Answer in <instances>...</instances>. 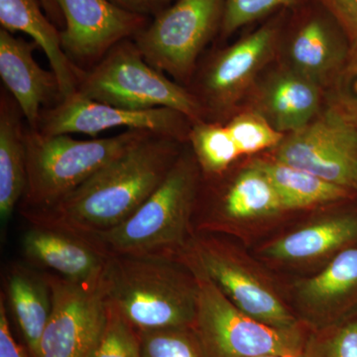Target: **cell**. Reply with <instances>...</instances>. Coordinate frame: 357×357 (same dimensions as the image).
Masks as SVG:
<instances>
[{
	"instance_id": "obj_22",
	"label": "cell",
	"mask_w": 357,
	"mask_h": 357,
	"mask_svg": "<svg viewBox=\"0 0 357 357\" xmlns=\"http://www.w3.org/2000/svg\"><path fill=\"white\" fill-rule=\"evenodd\" d=\"M267 119L280 132H296L312 121L319 107L318 89L303 75H284L264 96Z\"/></svg>"
},
{
	"instance_id": "obj_7",
	"label": "cell",
	"mask_w": 357,
	"mask_h": 357,
	"mask_svg": "<svg viewBox=\"0 0 357 357\" xmlns=\"http://www.w3.org/2000/svg\"><path fill=\"white\" fill-rule=\"evenodd\" d=\"M181 257L196 265L244 314L265 325H302L267 277L231 244L211 232L195 231Z\"/></svg>"
},
{
	"instance_id": "obj_2",
	"label": "cell",
	"mask_w": 357,
	"mask_h": 357,
	"mask_svg": "<svg viewBox=\"0 0 357 357\" xmlns=\"http://www.w3.org/2000/svg\"><path fill=\"white\" fill-rule=\"evenodd\" d=\"M102 280L107 303L136 333L194 326L198 281L182 257L109 255Z\"/></svg>"
},
{
	"instance_id": "obj_16",
	"label": "cell",
	"mask_w": 357,
	"mask_h": 357,
	"mask_svg": "<svg viewBox=\"0 0 357 357\" xmlns=\"http://www.w3.org/2000/svg\"><path fill=\"white\" fill-rule=\"evenodd\" d=\"M275 36V28L265 26L218 54L202 79L208 107L222 109L236 100L271 53Z\"/></svg>"
},
{
	"instance_id": "obj_37",
	"label": "cell",
	"mask_w": 357,
	"mask_h": 357,
	"mask_svg": "<svg viewBox=\"0 0 357 357\" xmlns=\"http://www.w3.org/2000/svg\"><path fill=\"white\" fill-rule=\"evenodd\" d=\"M257 357H303L301 356H257Z\"/></svg>"
},
{
	"instance_id": "obj_19",
	"label": "cell",
	"mask_w": 357,
	"mask_h": 357,
	"mask_svg": "<svg viewBox=\"0 0 357 357\" xmlns=\"http://www.w3.org/2000/svg\"><path fill=\"white\" fill-rule=\"evenodd\" d=\"M0 24L10 33L29 35L44 51L58 77L63 100L76 93L86 70L77 68L66 55L60 30L49 20L40 0H0Z\"/></svg>"
},
{
	"instance_id": "obj_32",
	"label": "cell",
	"mask_w": 357,
	"mask_h": 357,
	"mask_svg": "<svg viewBox=\"0 0 357 357\" xmlns=\"http://www.w3.org/2000/svg\"><path fill=\"white\" fill-rule=\"evenodd\" d=\"M338 25L357 43V0H321Z\"/></svg>"
},
{
	"instance_id": "obj_6",
	"label": "cell",
	"mask_w": 357,
	"mask_h": 357,
	"mask_svg": "<svg viewBox=\"0 0 357 357\" xmlns=\"http://www.w3.org/2000/svg\"><path fill=\"white\" fill-rule=\"evenodd\" d=\"M184 260L198 281V304L192 328L204 357L304 354L310 337L305 326L279 328L256 321L234 306L196 265Z\"/></svg>"
},
{
	"instance_id": "obj_35",
	"label": "cell",
	"mask_w": 357,
	"mask_h": 357,
	"mask_svg": "<svg viewBox=\"0 0 357 357\" xmlns=\"http://www.w3.org/2000/svg\"><path fill=\"white\" fill-rule=\"evenodd\" d=\"M112 1L114 2L117 6L123 7V8L134 11V13L146 14V15L151 16L143 0H112Z\"/></svg>"
},
{
	"instance_id": "obj_34",
	"label": "cell",
	"mask_w": 357,
	"mask_h": 357,
	"mask_svg": "<svg viewBox=\"0 0 357 357\" xmlns=\"http://www.w3.org/2000/svg\"><path fill=\"white\" fill-rule=\"evenodd\" d=\"M46 15L60 31L65 28L64 16L56 0H40Z\"/></svg>"
},
{
	"instance_id": "obj_25",
	"label": "cell",
	"mask_w": 357,
	"mask_h": 357,
	"mask_svg": "<svg viewBox=\"0 0 357 357\" xmlns=\"http://www.w3.org/2000/svg\"><path fill=\"white\" fill-rule=\"evenodd\" d=\"M188 140L206 177L222 175L241 156L227 126L218 123L192 122Z\"/></svg>"
},
{
	"instance_id": "obj_5",
	"label": "cell",
	"mask_w": 357,
	"mask_h": 357,
	"mask_svg": "<svg viewBox=\"0 0 357 357\" xmlns=\"http://www.w3.org/2000/svg\"><path fill=\"white\" fill-rule=\"evenodd\" d=\"M77 93L119 109H171L192 122L203 121L204 107L198 98L148 64L133 39L115 45L91 69L86 70Z\"/></svg>"
},
{
	"instance_id": "obj_28",
	"label": "cell",
	"mask_w": 357,
	"mask_h": 357,
	"mask_svg": "<svg viewBox=\"0 0 357 357\" xmlns=\"http://www.w3.org/2000/svg\"><path fill=\"white\" fill-rule=\"evenodd\" d=\"M319 332L309 337L303 357H357V319Z\"/></svg>"
},
{
	"instance_id": "obj_4",
	"label": "cell",
	"mask_w": 357,
	"mask_h": 357,
	"mask_svg": "<svg viewBox=\"0 0 357 357\" xmlns=\"http://www.w3.org/2000/svg\"><path fill=\"white\" fill-rule=\"evenodd\" d=\"M148 133L126 129L112 137L77 140L66 134L46 135L26 126L27 185L21 215L58 203Z\"/></svg>"
},
{
	"instance_id": "obj_14",
	"label": "cell",
	"mask_w": 357,
	"mask_h": 357,
	"mask_svg": "<svg viewBox=\"0 0 357 357\" xmlns=\"http://www.w3.org/2000/svg\"><path fill=\"white\" fill-rule=\"evenodd\" d=\"M37 47L36 42L0 29V77L32 129L38 126L42 110L63 100L55 73L42 69L33 57Z\"/></svg>"
},
{
	"instance_id": "obj_15",
	"label": "cell",
	"mask_w": 357,
	"mask_h": 357,
	"mask_svg": "<svg viewBox=\"0 0 357 357\" xmlns=\"http://www.w3.org/2000/svg\"><path fill=\"white\" fill-rule=\"evenodd\" d=\"M21 248L33 266L77 282L100 278L109 257L86 237L37 225L23 234Z\"/></svg>"
},
{
	"instance_id": "obj_17",
	"label": "cell",
	"mask_w": 357,
	"mask_h": 357,
	"mask_svg": "<svg viewBox=\"0 0 357 357\" xmlns=\"http://www.w3.org/2000/svg\"><path fill=\"white\" fill-rule=\"evenodd\" d=\"M276 188L259 167L241 171L195 231L213 232L230 223L265 220L284 213Z\"/></svg>"
},
{
	"instance_id": "obj_21",
	"label": "cell",
	"mask_w": 357,
	"mask_h": 357,
	"mask_svg": "<svg viewBox=\"0 0 357 357\" xmlns=\"http://www.w3.org/2000/svg\"><path fill=\"white\" fill-rule=\"evenodd\" d=\"M6 297L14 321L32 357H38L40 342L52 310L46 274L26 265H10L6 276Z\"/></svg>"
},
{
	"instance_id": "obj_12",
	"label": "cell",
	"mask_w": 357,
	"mask_h": 357,
	"mask_svg": "<svg viewBox=\"0 0 357 357\" xmlns=\"http://www.w3.org/2000/svg\"><path fill=\"white\" fill-rule=\"evenodd\" d=\"M65 28L61 43L77 68L88 70L98 64L110 49L133 39L149 24L150 16L117 6L112 0H56Z\"/></svg>"
},
{
	"instance_id": "obj_18",
	"label": "cell",
	"mask_w": 357,
	"mask_h": 357,
	"mask_svg": "<svg viewBox=\"0 0 357 357\" xmlns=\"http://www.w3.org/2000/svg\"><path fill=\"white\" fill-rule=\"evenodd\" d=\"M357 243V215L342 213L310 223L265 246L262 255L282 264H307L333 257Z\"/></svg>"
},
{
	"instance_id": "obj_31",
	"label": "cell",
	"mask_w": 357,
	"mask_h": 357,
	"mask_svg": "<svg viewBox=\"0 0 357 357\" xmlns=\"http://www.w3.org/2000/svg\"><path fill=\"white\" fill-rule=\"evenodd\" d=\"M351 53L340 84L338 110L357 128V43L354 44Z\"/></svg>"
},
{
	"instance_id": "obj_30",
	"label": "cell",
	"mask_w": 357,
	"mask_h": 357,
	"mask_svg": "<svg viewBox=\"0 0 357 357\" xmlns=\"http://www.w3.org/2000/svg\"><path fill=\"white\" fill-rule=\"evenodd\" d=\"M298 0H225L222 32L225 36L239 28L282 8L292 7Z\"/></svg>"
},
{
	"instance_id": "obj_20",
	"label": "cell",
	"mask_w": 357,
	"mask_h": 357,
	"mask_svg": "<svg viewBox=\"0 0 357 357\" xmlns=\"http://www.w3.org/2000/svg\"><path fill=\"white\" fill-rule=\"evenodd\" d=\"M23 115L13 96L1 89L0 96V220L2 227L20 206L27 185Z\"/></svg>"
},
{
	"instance_id": "obj_3",
	"label": "cell",
	"mask_w": 357,
	"mask_h": 357,
	"mask_svg": "<svg viewBox=\"0 0 357 357\" xmlns=\"http://www.w3.org/2000/svg\"><path fill=\"white\" fill-rule=\"evenodd\" d=\"M203 176L194 153H181L153 194L121 225L86 237L107 255L181 257L195 234Z\"/></svg>"
},
{
	"instance_id": "obj_24",
	"label": "cell",
	"mask_w": 357,
	"mask_h": 357,
	"mask_svg": "<svg viewBox=\"0 0 357 357\" xmlns=\"http://www.w3.org/2000/svg\"><path fill=\"white\" fill-rule=\"evenodd\" d=\"M290 53L301 75L312 79L326 74L337 64L342 47L331 20L314 15L298 27L291 42Z\"/></svg>"
},
{
	"instance_id": "obj_10",
	"label": "cell",
	"mask_w": 357,
	"mask_h": 357,
	"mask_svg": "<svg viewBox=\"0 0 357 357\" xmlns=\"http://www.w3.org/2000/svg\"><path fill=\"white\" fill-rule=\"evenodd\" d=\"M275 160L357 192V128L340 110L328 109L284 138Z\"/></svg>"
},
{
	"instance_id": "obj_8",
	"label": "cell",
	"mask_w": 357,
	"mask_h": 357,
	"mask_svg": "<svg viewBox=\"0 0 357 357\" xmlns=\"http://www.w3.org/2000/svg\"><path fill=\"white\" fill-rule=\"evenodd\" d=\"M225 0H176L133 38L148 64L185 81L222 27Z\"/></svg>"
},
{
	"instance_id": "obj_23",
	"label": "cell",
	"mask_w": 357,
	"mask_h": 357,
	"mask_svg": "<svg viewBox=\"0 0 357 357\" xmlns=\"http://www.w3.org/2000/svg\"><path fill=\"white\" fill-rule=\"evenodd\" d=\"M253 164L259 167L272 181L285 211L337 203L349 198L352 194L345 188L275 159L273 161L256 160Z\"/></svg>"
},
{
	"instance_id": "obj_13",
	"label": "cell",
	"mask_w": 357,
	"mask_h": 357,
	"mask_svg": "<svg viewBox=\"0 0 357 357\" xmlns=\"http://www.w3.org/2000/svg\"><path fill=\"white\" fill-rule=\"evenodd\" d=\"M295 296L305 321L316 330L347 321L357 307V243L333 256L323 271L298 282Z\"/></svg>"
},
{
	"instance_id": "obj_26",
	"label": "cell",
	"mask_w": 357,
	"mask_h": 357,
	"mask_svg": "<svg viewBox=\"0 0 357 357\" xmlns=\"http://www.w3.org/2000/svg\"><path fill=\"white\" fill-rule=\"evenodd\" d=\"M141 357H204L192 328L137 333Z\"/></svg>"
},
{
	"instance_id": "obj_29",
	"label": "cell",
	"mask_w": 357,
	"mask_h": 357,
	"mask_svg": "<svg viewBox=\"0 0 357 357\" xmlns=\"http://www.w3.org/2000/svg\"><path fill=\"white\" fill-rule=\"evenodd\" d=\"M91 357H141L138 335L109 304V319Z\"/></svg>"
},
{
	"instance_id": "obj_36",
	"label": "cell",
	"mask_w": 357,
	"mask_h": 357,
	"mask_svg": "<svg viewBox=\"0 0 357 357\" xmlns=\"http://www.w3.org/2000/svg\"><path fill=\"white\" fill-rule=\"evenodd\" d=\"M146 6L150 15H156L160 11L165 9L170 2L174 0H143Z\"/></svg>"
},
{
	"instance_id": "obj_33",
	"label": "cell",
	"mask_w": 357,
	"mask_h": 357,
	"mask_svg": "<svg viewBox=\"0 0 357 357\" xmlns=\"http://www.w3.org/2000/svg\"><path fill=\"white\" fill-rule=\"evenodd\" d=\"M0 357H29L24 347L16 342L11 332L3 293L0 297Z\"/></svg>"
},
{
	"instance_id": "obj_1",
	"label": "cell",
	"mask_w": 357,
	"mask_h": 357,
	"mask_svg": "<svg viewBox=\"0 0 357 357\" xmlns=\"http://www.w3.org/2000/svg\"><path fill=\"white\" fill-rule=\"evenodd\" d=\"M180 139L148 133L58 203L22 213L30 225L88 237L128 220L166 178Z\"/></svg>"
},
{
	"instance_id": "obj_11",
	"label": "cell",
	"mask_w": 357,
	"mask_h": 357,
	"mask_svg": "<svg viewBox=\"0 0 357 357\" xmlns=\"http://www.w3.org/2000/svg\"><path fill=\"white\" fill-rule=\"evenodd\" d=\"M192 122L185 115L171 109L129 110L95 102L75 93L57 105L42 110L36 130L46 135L98 133L114 128L149 131L184 140L189 137Z\"/></svg>"
},
{
	"instance_id": "obj_27",
	"label": "cell",
	"mask_w": 357,
	"mask_h": 357,
	"mask_svg": "<svg viewBox=\"0 0 357 357\" xmlns=\"http://www.w3.org/2000/svg\"><path fill=\"white\" fill-rule=\"evenodd\" d=\"M225 126L241 155L277 148L285 138L266 117L257 114L237 115Z\"/></svg>"
},
{
	"instance_id": "obj_9",
	"label": "cell",
	"mask_w": 357,
	"mask_h": 357,
	"mask_svg": "<svg viewBox=\"0 0 357 357\" xmlns=\"http://www.w3.org/2000/svg\"><path fill=\"white\" fill-rule=\"evenodd\" d=\"M45 274L51 289L52 310L38 357H91L109 319L102 275L96 280L77 282L50 272Z\"/></svg>"
}]
</instances>
